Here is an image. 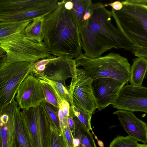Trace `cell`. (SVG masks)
<instances>
[{
	"label": "cell",
	"mask_w": 147,
	"mask_h": 147,
	"mask_svg": "<svg viewBox=\"0 0 147 147\" xmlns=\"http://www.w3.org/2000/svg\"><path fill=\"white\" fill-rule=\"evenodd\" d=\"M92 14L80 31L82 49L87 56L95 58L112 48L134 53L136 48L111 22V11L100 2L93 3Z\"/></svg>",
	"instance_id": "obj_1"
},
{
	"label": "cell",
	"mask_w": 147,
	"mask_h": 147,
	"mask_svg": "<svg viewBox=\"0 0 147 147\" xmlns=\"http://www.w3.org/2000/svg\"><path fill=\"white\" fill-rule=\"evenodd\" d=\"M65 1H58L56 8L45 16L43 42L51 55L76 58L82 53L79 28L73 9L65 8Z\"/></svg>",
	"instance_id": "obj_2"
},
{
	"label": "cell",
	"mask_w": 147,
	"mask_h": 147,
	"mask_svg": "<svg viewBox=\"0 0 147 147\" xmlns=\"http://www.w3.org/2000/svg\"><path fill=\"white\" fill-rule=\"evenodd\" d=\"M122 9H112L117 28L136 49H147V0L121 1Z\"/></svg>",
	"instance_id": "obj_3"
},
{
	"label": "cell",
	"mask_w": 147,
	"mask_h": 147,
	"mask_svg": "<svg viewBox=\"0 0 147 147\" xmlns=\"http://www.w3.org/2000/svg\"><path fill=\"white\" fill-rule=\"evenodd\" d=\"M75 59L77 67L81 66L85 75L93 80L109 78L126 84L129 82L130 65L127 58L119 54L111 53L93 58L82 53Z\"/></svg>",
	"instance_id": "obj_4"
},
{
	"label": "cell",
	"mask_w": 147,
	"mask_h": 147,
	"mask_svg": "<svg viewBox=\"0 0 147 147\" xmlns=\"http://www.w3.org/2000/svg\"><path fill=\"white\" fill-rule=\"evenodd\" d=\"M24 32L0 38V47L6 53L4 63L27 62L34 63L51 55L44 42L32 41Z\"/></svg>",
	"instance_id": "obj_5"
},
{
	"label": "cell",
	"mask_w": 147,
	"mask_h": 147,
	"mask_svg": "<svg viewBox=\"0 0 147 147\" xmlns=\"http://www.w3.org/2000/svg\"><path fill=\"white\" fill-rule=\"evenodd\" d=\"M34 64L27 62L0 64V109L15 98L22 82L32 72Z\"/></svg>",
	"instance_id": "obj_6"
},
{
	"label": "cell",
	"mask_w": 147,
	"mask_h": 147,
	"mask_svg": "<svg viewBox=\"0 0 147 147\" xmlns=\"http://www.w3.org/2000/svg\"><path fill=\"white\" fill-rule=\"evenodd\" d=\"M32 147H51L50 123L40 104L21 111Z\"/></svg>",
	"instance_id": "obj_7"
},
{
	"label": "cell",
	"mask_w": 147,
	"mask_h": 147,
	"mask_svg": "<svg viewBox=\"0 0 147 147\" xmlns=\"http://www.w3.org/2000/svg\"><path fill=\"white\" fill-rule=\"evenodd\" d=\"M93 80L86 76L84 71L72 78L68 88L71 105L91 114L97 109L92 87Z\"/></svg>",
	"instance_id": "obj_8"
},
{
	"label": "cell",
	"mask_w": 147,
	"mask_h": 147,
	"mask_svg": "<svg viewBox=\"0 0 147 147\" xmlns=\"http://www.w3.org/2000/svg\"><path fill=\"white\" fill-rule=\"evenodd\" d=\"M113 108L147 113V87L127 84L112 104Z\"/></svg>",
	"instance_id": "obj_9"
},
{
	"label": "cell",
	"mask_w": 147,
	"mask_h": 147,
	"mask_svg": "<svg viewBox=\"0 0 147 147\" xmlns=\"http://www.w3.org/2000/svg\"><path fill=\"white\" fill-rule=\"evenodd\" d=\"M83 71L82 69L77 68L75 59L52 55L45 69L40 74L66 87L65 82L67 79L70 78H74Z\"/></svg>",
	"instance_id": "obj_10"
},
{
	"label": "cell",
	"mask_w": 147,
	"mask_h": 147,
	"mask_svg": "<svg viewBox=\"0 0 147 147\" xmlns=\"http://www.w3.org/2000/svg\"><path fill=\"white\" fill-rule=\"evenodd\" d=\"M16 99L20 109L36 107L45 98L41 83L32 74L28 75L19 86Z\"/></svg>",
	"instance_id": "obj_11"
},
{
	"label": "cell",
	"mask_w": 147,
	"mask_h": 147,
	"mask_svg": "<svg viewBox=\"0 0 147 147\" xmlns=\"http://www.w3.org/2000/svg\"><path fill=\"white\" fill-rule=\"evenodd\" d=\"M126 84L117 80L103 78L93 80L92 87L96 108L101 111L112 104Z\"/></svg>",
	"instance_id": "obj_12"
},
{
	"label": "cell",
	"mask_w": 147,
	"mask_h": 147,
	"mask_svg": "<svg viewBox=\"0 0 147 147\" xmlns=\"http://www.w3.org/2000/svg\"><path fill=\"white\" fill-rule=\"evenodd\" d=\"M117 114L121 125L129 136L144 144L147 143V123L138 118L133 112L119 110Z\"/></svg>",
	"instance_id": "obj_13"
},
{
	"label": "cell",
	"mask_w": 147,
	"mask_h": 147,
	"mask_svg": "<svg viewBox=\"0 0 147 147\" xmlns=\"http://www.w3.org/2000/svg\"><path fill=\"white\" fill-rule=\"evenodd\" d=\"M58 0H0V15L12 14L51 5Z\"/></svg>",
	"instance_id": "obj_14"
},
{
	"label": "cell",
	"mask_w": 147,
	"mask_h": 147,
	"mask_svg": "<svg viewBox=\"0 0 147 147\" xmlns=\"http://www.w3.org/2000/svg\"><path fill=\"white\" fill-rule=\"evenodd\" d=\"M18 106L17 102L15 98L5 106L9 113V119L7 123H0V147H18L14 117L16 111Z\"/></svg>",
	"instance_id": "obj_15"
},
{
	"label": "cell",
	"mask_w": 147,
	"mask_h": 147,
	"mask_svg": "<svg viewBox=\"0 0 147 147\" xmlns=\"http://www.w3.org/2000/svg\"><path fill=\"white\" fill-rule=\"evenodd\" d=\"M57 5L56 3L51 5L14 14L0 15V21L13 22L32 20L39 16H46L52 12L56 8Z\"/></svg>",
	"instance_id": "obj_16"
},
{
	"label": "cell",
	"mask_w": 147,
	"mask_h": 147,
	"mask_svg": "<svg viewBox=\"0 0 147 147\" xmlns=\"http://www.w3.org/2000/svg\"><path fill=\"white\" fill-rule=\"evenodd\" d=\"M74 129L73 134L75 147H97L92 134L74 115Z\"/></svg>",
	"instance_id": "obj_17"
},
{
	"label": "cell",
	"mask_w": 147,
	"mask_h": 147,
	"mask_svg": "<svg viewBox=\"0 0 147 147\" xmlns=\"http://www.w3.org/2000/svg\"><path fill=\"white\" fill-rule=\"evenodd\" d=\"M71 1L73 4V9L76 18L80 31L91 16L93 3L91 0Z\"/></svg>",
	"instance_id": "obj_18"
},
{
	"label": "cell",
	"mask_w": 147,
	"mask_h": 147,
	"mask_svg": "<svg viewBox=\"0 0 147 147\" xmlns=\"http://www.w3.org/2000/svg\"><path fill=\"white\" fill-rule=\"evenodd\" d=\"M45 16H41L34 18L27 25L24 33L27 38L35 42H43V27Z\"/></svg>",
	"instance_id": "obj_19"
},
{
	"label": "cell",
	"mask_w": 147,
	"mask_h": 147,
	"mask_svg": "<svg viewBox=\"0 0 147 147\" xmlns=\"http://www.w3.org/2000/svg\"><path fill=\"white\" fill-rule=\"evenodd\" d=\"M133 60V64L130 66V76L129 82L132 86H142L147 71V62L139 57L134 59Z\"/></svg>",
	"instance_id": "obj_20"
},
{
	"label": "cell",
	"mask_w": 147,
	"mask_h": 147,
	"mask_svg": "<svg viewBox=\"0 0 147 147\" xmlns=\"http://www.w3.org/2000/svg\"><path fill=\"white\" fill-rule=\"evenodd\" d=\"M18 106L16 111L14 123L18 147H32Z\"/></svg>",
	"instance_id": "obj_21"
},
{
	"label": "cell",
	"mask_w": 147,
	"mask_h": 147,
	"mask_svg": "<svg viewBox=\"0 0 147 147\" xmlns=\"http://www.w3.org/2000/svg\"><path fill=\"white\" fill-rule=\"evenodd\" d=\"M32 20L20 22H0V38L24 32L27 25Z\"/></svg>",
	"instance_id": "obj_22"
},
{
	"label": "cell",
	"mask_w": 147,
	"mask_h": 147,
	"mask_svg": "<svg viewBox=\"0 0 147 147\" xmlns=\"http://www.w3.org/2000/svg\"><path fill=\"white\" fill-rule=\"evenodd\" d=\"M38 80H42L49 84L54 90L56 94L61 102L65 100L70 104V94L68 88L62 83L49 79L43 75L38 74H31Z\"/></svg>",
	"instance_id": "obj_23"
},
{
	"label": "cell",
	"mask_w": 147,
	"mask_h": 147,
	"mask_svg": "<svg viewBox=\"0 0 147 147\" xmlns=\"http://www.w3.org/2000/svg\"><path fill=\"white\" fill-rule=\"evenodd\" d=\"M40 104L43 108L51 123L61 130L58 115L59 109L45 100Z\"/></svg>",
	"instance_id": "obj_24"
},
{
	"label": "cell",
	"mask_w": 147,
	"mask_h": 147,
	"mask_svg": "<svg viewBox=\"0 0 147 147\" xmlns=\"http://www.w3.org/2000/svg\"><path fill=\"white\" fill-rule=\"evenodd\" d=\"M38 80L41 83L43 91L45 98V101L59 109L61 102L59 100L54 90L47 83L42 80Z\"/></svg>",
	"instance_id": "obj_25"
},
{
	"label": "cell",
	"mask_w": 147,
	"mask_h": 147,
	"mask_svg": "<svg viewBox=\"0 0 147 147\" xmlns=\"http://www.w3.org/2000/svg\"><path fill=\"white\" fill-rule=\"evenodd\" d=\"M138 141L129 136H118L111 142L109 147H137Z\"/></svg>",
	"instance_id": "obj_26"
},
{
	"label": "cell",
	"mask_w": 147,
	"mask_h": 147,
	"mask_svg": "<svg viewBox=\"0 0 147 147\" xmlns=\"http://www.w3.org/2000/svg\"><path fill=\"white\" fill-rule=\"evenodd\" d=\"M72 106L74 115L90 131L92 130L91 125V119L92 114L85 110Z\"/></svg>",
	"instance_id": "obj_27"
},
{
	"label": "cell",
	"mask_w": 147,
	"mask_h": 147,
	"mask_svg": "<svg viewBox=\"0 0 147 147\" xmlns=\"http://www.w3.org/2000/svg\"><path fill=\"white\" fill-rule=\"evenodd\" d=\"M51 147H67L61 131L51 124Z\"/></svg>",
	"instance_id": "obj_28"
},
{
	"label": "cell",
	"mask_w": 147,
	"mask_h": 147,
	"mask_svg": "<svg viewBox=\"0 0 147 147\" xmlns=\"http://www.w3.org/2000/svg\"><path fill=\"white\" fill-rule=\"evenodd\" d=\"M67 147H75L74 144L73 134L67 125L61 131Z\"/></svg>",
	"instance_id": "obj_29"
},
{
	"label": "cell",
	"mask_w": 147,
	"mask_h": 147,
	"mask_svg": "<svg viewBox=\"0 0 147 147\" xmlns=\"http://www.w3.org/2000/svg\"><path fill=\"white\" fill-rule=\"evenodd\" d=\"M67 124L73 133L74 129V122L72 107L71 105L70 106L69 114L67 119Z\"/></svg>",
	"instance_id": "obj_30"
},
{
	"label": "cell",
	"mask_w": 147,
	"mask_h": 147,
	"mask_svg": "<svg viewBox=\"0 0 147 147\" xmlns=\"http://www.w3.org/2000/svg\"><path fill=\"white\" fill-rule=\"evenodd\" d=\"M58 117L59 121L60 127L61 131L63 127L67 125V118L64 116L62 110L60 107L58 112Z\"/></svg>",
	"instance_id": "obj_31"
},
{
	"label": "cell",
	"mask_w": 147,
	"mask_h": 147,
	"mask_svg": "<svg viewBox=\"0 0 147 147\" xmlns=\"http://www.w3.org/2000/svg\"><path fill=\"white\" fill-rule=\"evenodd\" d=\"M70 104L65 100H62L60 107L62 109L65 117L67 118L69 114Z\"/></svg>",
	"instance_id": "obj_32"
},
{
	"label": "cell",
	"mask_w": 147,
	"mask_h": 147,
	"mask_svg": "<svg viewBox=\"0 0 147 147\" xmlns=\"http://www.w3.org/2000/svg\"><path fill=\"white\" fill-rule=\"evenodd\" d=\"M134 54L135 56L144 59L147 62V49L136 48Z\"/></svg>",
	"instance_id": "obj_33"
},
{
	"label": "cell",
	"mask_w": 147,
	"mask_h": 147,
	"mask_svg": "<svg viewBox=\"0 0 147 147\" xmlns=\"http://www.w3.org/2000/svg\"><path fill=\"white\" fill-rule=\"evenodd\" d=\"M105 7L111 6L114 9L118 11L121 9L123 7V5L121 1H115L113 3L104 4Z\"/></svg>",
	"instance_id": "obj_34"
},
{
	"label": "cell",
	"mask_w": 147,
	"mask_h": 147,
	"mask_svg": "<svg viewBox=\"0 0 147 147\" xmlns=\"http://www.w3.org/2000/svg\"><path fill=\"white\" fill-rule=\"evenodd\" d=\"M64 6L66 9L70 10L73 9L74 5L71 0H65Z\"/></svg>",
	"instance_id": "obj_35"
},
{
	"label": "cell",
	"mask_w": 147,
	"mask_h": 147,
	"mask_svg": "<svg viewBox=\"0 0 147 147\" xmlns=\"http://www.w3.org/2000/svg\"><path fill=\"white\" fill-rule=\"evenodd\" d=\"M137 147H147V144L144 143L142 144H139Z\"/></svg>",
	"instance_id": "obj_36"
}]
</instances>
